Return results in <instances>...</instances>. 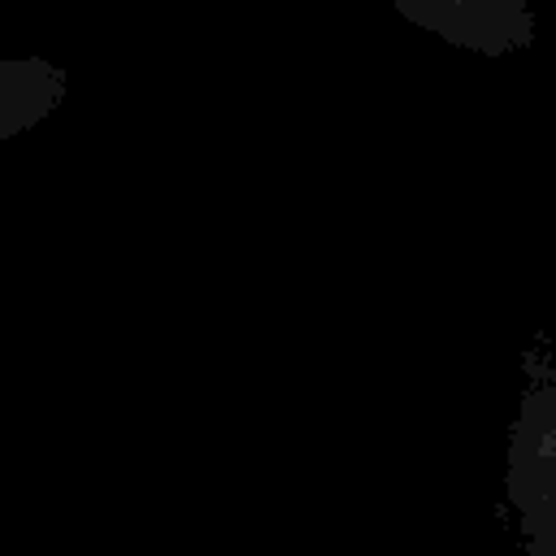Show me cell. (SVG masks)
<instances>
[{
  "mask_svg": "<svg viewBox=\"0 0 556 556\" xmlns=\"http://www.w3.org/2000/svg\"><path fill=\"white\" fill-rule=\"evenodd\" d=\"M504 500L521 552L556 556V348L543 334L521 352L517 413L504 452Z\"/></svg>",
  "mask_w": 556,
  "mask_h": 556,
  "instance_id": "1",
  "label": "cell"
},
{
  "mask_svg": "<svg viewBox=\"0 0 556 556\" xmlns=\"http://www.w3.org/2000/svg\"><path fill=\"white\" fill-rule=\"evenodd\" d=\"M408 26L473 56H517L534 48L530 0H387Z\"/></svg>",
  "mask_w": 556,
  "mask_h": 556,
  "instance_id": "2",
  "label": "cell"
},
{
  "mask_svg": "<svg viewBox=\"0 0 556 556\" xmlns=\"http://www.w3.org/2000/svg\"><path fill=\"white\" fill-rule=\"evenodd\" d=\"M70 96V74L48 56H0V143L48 122Z\"/></svg>",
  "mask_w": 556,
  "mask_h": 556,
  "instance_id": "3",
  "label": "cell"
}]
</instances>
